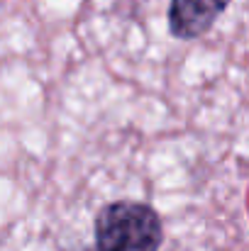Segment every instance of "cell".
I'll return each instance as SVG.
<instances>
[{"mask_svg":"<svg viewBox=\"0 0 249 251\" xmlns=\"http://www.w3.org/2000/svg\"><path fill=\"white\" fill-rule=\"evenodd\" d=\"M232 0H168V32L181 42H193L213 29Z\"/></svg>","mask_w":249,"mask_h":251,"instance_id":"2","label":"cell"},{"mask_svg":"<svg viewBox=\"0 0 249 251\" xmlns=\"http://www.w3.org/2000/svg\"><path fill=\"white\" fill-rule=\"evenodd\" d=\"M93 242L95 251H159L164 244V222L147 202L115 200L98 210Z\"/></svg>","mask_w":249,"mask_h":251,"instance_id":"1","label":"cell"}]
</instances>
